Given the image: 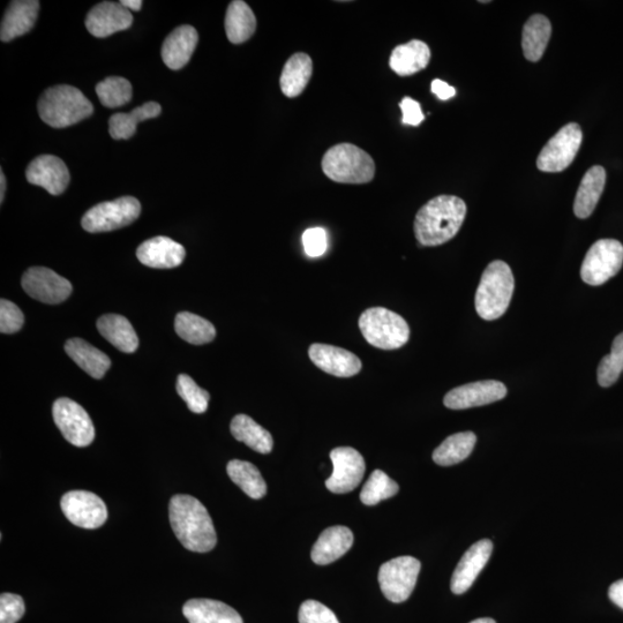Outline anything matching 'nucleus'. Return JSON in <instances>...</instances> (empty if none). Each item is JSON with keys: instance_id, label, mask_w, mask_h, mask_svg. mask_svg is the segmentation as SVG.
Segmentation results:
<instances>
[{"instance_id": "nucleus-42", "label": "nucleus", "mask_w": 623, "mask_h": 623, "mask_svg": "<svg viewBox=\"0 0 623 623\" xmlns=\"http://www.w3.org/2000/svg\"><path fill=\"white\" fill-rule=\"evenodd\" d=\"M25 324L24 313L10 300L2 299L0 302V332L14 334Z\"/></svg>"}, {"instance_id": "nucleus-2", "label": "nucleus", "mask_w": 623, "mask_h": 623, "mask_svg": "<svg viewBox=\"0 0 623 623\" xmlns=\"http://www.w3.org/2000/svg\"><path fill=\"white\" fill-rule=\"evenodd\" d=\"M467 215V205L454 195H440L416 215L415 235L420 245L439 246L453 239Z\"/></svg>"}, {"instance_id": "nucleus-34", "label": "nucleus", "mask_w": 623, "mask_h": 623, "mask_svg": "<svg viewBox=\"0 0 623 623\" xmlns=\"http://www.w3.org/2000/svg\"><path fill=\"white\" fill-rule=\"evenodd\" d=\"M477 437L472 432L450 435L434 450L433 461L441 467H450L468 459L476 446Z\"/></svg>"}, {"instance_id": "nucleus-30", "label": "nucleus", "mask_w": 623, "mask_h": 623, "mask_svg": "<svg viewBox=\"0 0 623 623\" xmlns=\"http://www.w3.org/2000/svg\"><path fill=\"white\" fill-rule=\"evenodd\" d=\"M552 35V25L542 14H535L523 27L522 49L529 62L537 63L545 54Z\"/></svg>"}, {"instance_id": "nucleus-29", "label": "nucleus", "mask_w": 623, "mask_h": 623, "mask_svg": "<svg viewBox=\"0 0 623 623\" xmlns=\"http://www.w3.org/2000/svg\"><path fill=\"white\" fill-rule=\"evenodd\" d=\"M313 62L309 55L298 52L284 65L280 85L282 93L294 99L302 94L312 78Z\"/></svg>"}, {"instance_id": "nucleus-12", "label": "nucleus", "mask_w": 623, "mask_h": 623, "mask_svg": "<svg viewBox=\"0 0 623 623\" xmlns=\"http://www.w3.org/2000/svg\"><path fill=\"white\" fill-rule=\"evenodd\" d=\"M66 519L79 528L97 529L108 520V509L96 494L87 491H71L60 501Z\"/></svg>"}, {"instance_id": "nucleus-4", "label": "nucleus", "mask_w": 623, "mask_h": 623, "mask_svg": "<svg viewBox=\"0 0 623 623\" xmlns=\"http://www.w3.org/2000/svg\"><path fill=\"white\" fill-rule=\"evenodd\" d=\"M515 280L504 261H493L486 267L476 292V311L480 318L493 321L502 317L512 302Z\"/></svg>"}, {"instance_id": "nucleus-47", "label": "nucleus", "mask_w": 623, "mask_h": 623, "mask_svg": "<svg viewBox=\"0 0 623 623\" xmlns=\"http://www.w3.org/2000/svg\"><path fill=\"white\" fill-rule=\"evenodd\" d=\"M609 596L612 602L623 610V580L611 585Z\"/></svg>"}, {"instance_id": "nucleus-18", "label": "nucleus", "mask_w": 623, "mask_h": 623, "mask_svg": "<svg viewBox=\"0 0 623 623\" xmlns=\"http://www.w3.org/2000/svg\"><path fill=\"white\" fill-rule=\"evenodd\" d=\"M133 24L132 12L122 3L103 2L87 14L86 28L90 34L104 39L112 34L129 29Z\"/></svg>"}, {"instance_id": "nucleus-24", "label": "nucleus", "mask_w": 623, "mask_h": 623, "mask_svg": "<svg viewBox=\"0 0 623 623\" xmlns=\"http://www.w3.org/2000/svg\"><path fill=\"white\" fill-rule=\"evenodd\" d=\"M183 614L190 623H244L236 610L213 599H191Z\"/></svg>"}, {"instance_id": "nucleus-13", "label": "nucleus", "mask_w": 623, "mask_h": 623, "mask_svg": "<svg viewBox=\"0 0 623 623\" xmlns=\"http://www.w3.org/2000/svg\"><path fill=\"white\" fill-rule=\"evenodd\" d=\"M333 474L326 480L327 489L336 494L354 491L362 482L366 464L362 454L351 447H339L332 450Z\"/></svg>"}, {"instance_id": "nucleus-1", "label": "nucleus", "mask_w": 623, "mask_h": 623, "mask_svg": "<svg viewBox=\"0 0 623 623\" xmlns=\"http://www.w3.org/2000/svg\"><path fill=\"white\" fill-rule=\"evenodd\" d=\"M171 528L185 549L206 553L217 543L212 517L198 499L179 494L171 498L169 506Z\"/></svg>"}, {"instance_id": "nucleus-26", "label": "nucleus", "mask_w": 623, "mask_h": 623, "mask_svg": "<svg viewBox=\"0 0 623 623\" xmlns=\"http://www.w3.org/2000/svg\"><path fill=\"white\" fill-rule=\"evenodd\" d=\"M66 354L94 379H102L111 366L110 358L82 339H71L65 344Z\"/></svg>"}, {"instance_id": "nucleus-7", "label": "nucleus", "mask_w": 623, "mask_h": 623, "mask_svg": "<svg viewBox=\"0 0 623 623\" xmlns=\"http://www.w3.org/2000/svg\"><path fill=\"white\" fill-rule=\"evenodd\" d=\"M141 213L138 199L123 197L89 209L82 217L81 225L90 234H100L127 227L137 221Z\"/></svg>"}, {"instance_id": "nucleus-9", "label": "nucleus", "mask_w": 623, "mask_h": 623, "mask_svg": "<svg viewBox=\"0 0 623 623\" xmlns=\"http://www.w3.org/2000/svg\"><path fill=\"white\" fill-rule=\"evenodd\" d=\"M420 568L422 565L419 560L412 557H400L386 562L379 572L382 594L396 604L408 600L416 587Z\"/></svg>"}, {"instance_id": "nucleus-25", "label": "nucleus", "mask_w": 623, "mask_h": 623, "mask_svg": "<svg viewBox=\"0 0 623 623\" xmlns=\"http://www.w3.org/2000/svg\"><path fill=\"white\" fill-rule=\"evenodd\" d=\"M431 60L429 45L423 41L412 40L396 47L389 59L392 70L400 77H409L425 69Z\"/></svg>"}, {"instance_id": "nucleus-46", "label": "nucleus", "mask_w": 623, "mask_h": 623, "mask_svg": "<svg viewBox=\"0 0 623 623\" xmlns=\"http://www.w3.org/2000/svg\"><path fill=\"white\" fill-rule=\"evenodd\" d=\"M431 90L432 93L437 95L438 99L441 101H447L456 95L455 88L449 86L447 82L440 79L433 80Z\"/></svg>"}, {"instance_id": "nucleus-21", "label": "nucleus", "mask_w": 623, "mask_h": 623, "mask_svg": "<svg viewBox=\"0 0 623 623\" xmlns=\"http://www.w3.org/2000/svg\"><path fill=\"white\" fill-rule=\"evenodd\" d=\"M199 42L197 29L184 25L170 33L162 45L161 56L171 70H180L190 62Z\"/></svg>"}, {"instance_id": "nucleus-31", "label": "nucleus", "mask_w": 623, "mask_h": 623, "mask_svg": "<svg viewBox=\"0 0 623 623\" xmlns=\"http://www.w3.org/2000/svg\"><path fill=\"white\" fill-rule=\"evenodd\" d=\"M224 25L229 41L242 44L249 41L255 33L257 18L249 5L242 0H235L228 7Z\"/></svg>"}, {"instance_id": "nucleus-19", "label": "nucleus", "mask_w": 623, "mask_h": 623, "mask_svg": "<svg viewBox=\"0 0 623 623\" xmlns=\"http://www.w3.org/2000/svg\"><path fill=\"white\" fill-rule=\"evenodd\" d=\"M492 552L493 544L489 539L480 540L465 552L455 569L452 583H450V588L455 595H462L472 587L480 572L489 562Z\"/></svg>"}, {"instance_id": "nucleus-20", "label": "nucleus", "mask_w": 623, "mask_h": 623, "mask_svg": "<svg viewBox=\"0 0 623 623\" xmlns=\"http://www.w3.org/2000/svg\"><path fill=\"white\" fill-rule=\"evenodd\" d=\"M185 255L183 245L162 236L146 240L137 250L142 265L157 269L176 268L183 264Z\"/></svg>"}, {"instance_id": "nucleus-38", "label": "nucleus", "mask_w": 623, "mask_h": 623, "mask_svg": "<svg viewBox=\"0 0 623 623\" xmlns=\"http://www.w3.org/2000/svg\"><path fill=\"white\" fill-rule=\"evenodd\" d=\"M400 487L393 479H390L384 471L375 470L367 480L360 493V500L365 506H375L379 502L394 497L399 493Z\"/></svg>"}, {"instance_id": "nucleus-16", "label": "nucleus", "mask_w": 623, "mask_h": 623, "mask_svg": "<svg viewBox=\"0 0 623 623\" xmlns=\"http://www.w3.org/2000/svg\"><path fill=\"white\" fill-rule=\"evenodd\" d=\"M26 177L30 184L41 186L52 195L64 193L70 184V171L54 155H41L28 165Z\"/></svg>"}, {"instance_id": "nucleus-36", "label": "nucleus", "mask_w": 623, "mask_h": 623, "mask_svg": "<svg viewBox=\"0 0 623 623\" xmlns=\"http://www.w3.org/2000/svg\"><path fill=\"white\" fill-rule=\"evenodd\" d=\"M175 329L180 339L193 345L213 342L216 337V329L212 322L190 312L177 314Z\"/></svg>"}, {"instance_id": "nucleus-39", "label": "nucleus", "mask_w": 623, "mask_h": 623, "mask_svg": "<svg viewBox=\"0 0 623 623\" xmlns=\"http://www.w3.org/2000/svg\"><path fill=\"white\" fill-rule=\"evenodd\" d=\"M623 371V333L615 337L610 355L605 356L598 366V382L602 387H611Z\"/></svg>"}, {"instance_id": "nucleus-15", "label": "nucleus", "mask_w": 623, "mask_h": 623, "mask_svg": "<svg viewBox=\"0 0 623 623\" xmlns=\"http://www.w3.org/2000/svg\"><path fill=\"white\" fill-rule=\"evenodd\" d=\"M506 395L507 388L502 382L478 381L450 390L444 403L448 409L464 410L498 402L505 399Z\"/></svg>"}, {"instance_id": "nucleus-48", "label": "nucleus", "mask_w": 623, "mask_h": 623, "mask_svg": "<svg viewBox=\"0 0 623 623\" xmlns=\"http://www.w3.org/2000/svg\"><path fill=\"white\" fill-rule=\"evenodd\" d=\"M120 3H122L125 9L129 10L130 12H138L141 10L142 7L141 0H123V2Z\"/></svg>"}, {"instance_id": "nucleus-3", "label": "nucleus", "mask_w": 623, "mask_h": 623, "mask_svg": "<svg viewBox=\"0 0 623 623\" xmlns=\"http://www.w3.org/2000/svg\"><path fill=\"white\" fill-rule=\"evenodd\" d=\"M37 108L43 122L55 129L78 124L94 112L92 102L78 88L67 85L45 90Z\"/></svg>"}, {"instance_id": "nucleus-37", "label": "nucleus", "mask_w": 623, "mask_h": 623, "mask_svg": "<svg viewBox=\"0 0 623 623\" xmlns=\"http://www.w3.org/2000/svg\"><path fill=\"white\" fill-rule=\"evenodd\" d=\"M96 94L104 107L115 109L131 102L133 89L129 80L110 77L97 84Z\"/></svg>"}, {"instance_id": "nucleus-44", "label": "nucleus", "mask_w": 623, "mask_h": 623, "mask_svg": "<svg viewBox=\"0 0 623 623\" xmlns=\"http://www.w3.org/2000/svg\"><path fill=\"white\" fill-rule=\"evenodd\" d=\"M26 612L22 597L14 594L0 596V623H17Z\"/></svg>"}, {"instance_id": "nucleus-40", "label": "nucleus", "mask_w": 623, "mask_h": 623, "mask_svg": "<svg viewBox=\"0 0 623 623\" xmlns=\"http://www.w3.org/2000/svg\"><path fill=\"white\" fill-rule=\"evenodd\" d=\"M177 393L194 414H204L208 409L210 395L207 390L195 384L190 375L180 374L177 379Z\"/></svg>"}, {"instance_id": "nucleus-10", "label": "nucleus", "mask_w": 623, "mask_h": 623, "mask_svg": "<svg viewBox=\"0 0 623 623\" xmlns=\"http://www.w3.org/2000/svg\"><path fill=\"white\" fill-rule=\"evenodd\" d=\"M583 134L579 124L570 123L547 142L537 159V168L544 172H561L573 163L582 145Z\"/></svg>"}, {"instance_id": "nucleus-41", "label": "nucleus", "mask_w": 623, "mask_h": 623, "mask_svg": "<svg viewBox=\"0 0 623 623\" xmlns=\"http://www.w3.org/2000/svg\"><path fill=\"white\" fill-rule=\"evenodd\" d=\"M299 623H340L335 613L317 600H306L300 606Z\"/></svg>"}, {"instance_id": "nucleus-43", "label": "nucleus", "mask_w": 623, "mask_h": 623, "mask_svg": "<svg viewBox=\"0 0 623 623\" xmlns=\"http://www.w3.org/2000/svg\"><path fill=\"white\" fill-rule=\"evenodd\" d=\"M304 251L310 258H319L328 250V236L324 228L307 229L302 237Z\"/></svg>"}, {"instance_id": "nucleus-27", "label": "nucleus", "mask_w": 623, "mask_h": 623, "mask_svg": "<svg viewBox=\"0 0 623 623\" xmlns=\"http://www.w3.org/2000/svg\"><path fill=\"white\" fill-rule=\"evenodd\" d=\"M97 329L105 340L125 354H133L139 347V339L131 322L122 315L107 314L97 320Z\"/></svg>"}, {"instance_id": "nucleus-14", "label": "nucleus", "mask_w": 623, "mask_h": 623, "mask_svg": "<svg viewBox=\"0 0 623 623\" xmlns=\"http://www.w3.org/2000/svg\"><path fill=\"white\" fill-rule=\"evenodd\" d=\"M21 284L30 297L44 304L63 303L73 291L69 280L45 267L29 268L22 276Z\"/></svg>"}, {"instance_id": "nucleus-35", "label": "nucleus", "mask_w": 623, "mask_h": 623, "mask_svg": "<svg viewBox=\"0 0 623 623\" xmlns=\"http://www.w3.org/2000/svg\"><path fill=\"white\" fill-rule=\"evenodd\" d=\"M232 482L240 487L250 498L259 500L267 494V484L255 465L250 462L232 460L227 467Z\"/></svg>"}, {"instance_id": "nucleus-28", "label": "nucleus", "mask_w": 623, "mask_h": 623, "mask_svg": "<svg viewBox=\"0 0 623 623\" xmlns=\"http://www.w3.org/2000/svg\"><path fill=\"white\" fill-rule=\"evenodd\" d=\"M606 183V171L595 165L584 175L579 191L576 193L574 213L579 219H588L594 213Z\"/></svg>"}, {"instance_id": "nucleus-32", "label": "nucleus", "mask_w": 623, "mask_h": 623, "mask_svg": "<svg viewBox=\"0 0 623 623\" xmlns=\"http://www.w3.org/2000/svg\"><path fill=\"white\" fill-rule=\"evenodd\" d=\"M230 430L234 438L240 442H244L254 452L260 454H269L274 447V440L264 427L246 415H237L232 419Z\"/></svg>"}, {"instance_id": "nucleus-49", "label": "nucleus", "mask_w": 623, "mask_h": 623, "mask_svg": "<svg viewBox=\"0 0 623 623\" xmlns=\"http://www.w3.org/2000/svg\"><path fill=\"white\" fill-rule=\"evenodd\" d=\"M5 191H6V178L2 170V172H0V202H2V204L5 198Z\"/></svg>"}, {"instance_id": "nucleus-45", "label": "nucleus", "mask_w": 623, "mask_h": 623, "mask_svg": "<svg viewBox=\"0 0 623 623\" xmlns=\"http://www.w3.org/2000/svg\"><path fill=\"white\" fill-rule=\"evenodd\" d=\"M402 110V123L410 126H418L424 122L425 116L420 104L410 99V97H404L400 103Z\"/></svg>"}, {"instance_id": "nucleus-23", "label": "nucleus", "mask_w": 623, "mask_h": 623, "mask_svg": "<svg viewBox=\"0 0 623 623\" xmlns=\"http://www.w3.org/2000/svg\"><path fill=\"white\" fill-rule=\"evenodd\" d=\"M354 544V534L347 527L328 528L320 535L312 550V560L317 565L333 564L347 553Z\"/></svg>"}, {"instance_id": "nucleus-11", "label": "nucleus", "mask_w": 623, "mask_h": 623, "mask_svg": "<svg viewBox=\"0 0 623 623\" xmlns=\"http://www.w3.org/2000/svg\"><path fill=\"white\" fill-rule=\"evenodd\" d=\"M55 423L73 446L87 447L95 439V427L87 411L70 399H59L52 408Z\"/></svg>"}, {"instance_id": "nucleus-22", "label": "nucleus", "mask_w": 623, "mask_h": 623, "mask_svg": "<svg viewBox=\"0 0 623 623\" xmlns=\"http://www.w3.org/2000/svg\"><path fill=\"white\" fill-rule=\"evenodd\" d=\"M39 11L40 2L37 0L12 2L5 12L2 27H0V39L3 42H10L30 32L35 26Z\"/></svg>"}, {"instance_id": "nucleus-5", "label": "nucleus", "mask_w": 623, "mask_h": 623, "mask_svg": "<svg viewBox=\"0 0 623 623\" xmlns=\"http://www.w3.org/2000/svg\"><path fill=\"white\" fill-rule=\"evenodd\" d=\"M322 170L335 183L366 184L375 176V163L365 150L352 144H339L327 150Z\"/></svg>"}, {"instance_id": "nucleus-8", "label": "nucleus", "mask_w": 623, "mask_h": 623, "mask_svg": "<svg viewBox=\"0 0 623 623\" xmlns=\"http://www.w3.org/2000/svg\"><path fill=\"white\" fill-rule=\"evenodd\" d=\"M623 265V245L615 239H600L585 255L582 280L589 284L602 285L620 272Z\"/></svg>"}, {"instance_id": "nucleus-50", "label": "nucleus", "mask_w": 623, "mask_h": 623, "mask_svg": "<svg viewBox=\"0 0 623 623\" xmlns=\"http://www.w3.org/2000/svg\"><path fill=\"white\" fill-rule=\"evenodd\" d=\"M470 623H497V622H495V621H494L493 619H491V618H482V619H477V620H474V621H472V622H470Z\"/></svg>"}, {"instance_id": "nucleus-17", "label": "nucleus", "mask_w": 623, "mask_h": 623, "mask_svg": "<svg viewBox=\"0 0 623 623\" xmlns=\"http://www.w3.org/2000/svg\"><path fill=\"white\" fill-rule=\"evenodd\" d=\"M309 356L315 366L334 377L351 378L362 370V362L355 354L333 345L312 344Z\"/></svg>"}, {"instance_id": "nucleus-33", "label": "nucleus", "mask_w": 623, "mask_h": 623, "mask_svg": "<svg viewBox=\"0 0 623 623\" xmlns=\"http://www.w3.org/2000/svg\"><path fill=\"white\" fill-rule=\"evenodd\" d=\"M162 108L159 103L148 102L134 109L129 114H116L109 120V132L112 139L126 140L137 132V126L144 120L159 117Z\"/></svg>"}, {"instance_id": "nucleus-6", "label": "nucleus", "mask_w": 623, "mask_h": 623, "mask_svg": "<svg viewBox=\"0 0 623 623\" xmlns=\"http://www.w3.org/2000/svg\"><path fill=\"white\" fill-rule=\"evenodd\" d=\"M359 328L364 339L373 347L382 350H395L407 344L410 337V328L400 314L384 309L372 307L360 315Z\"/></svg>"}]
</instances>
